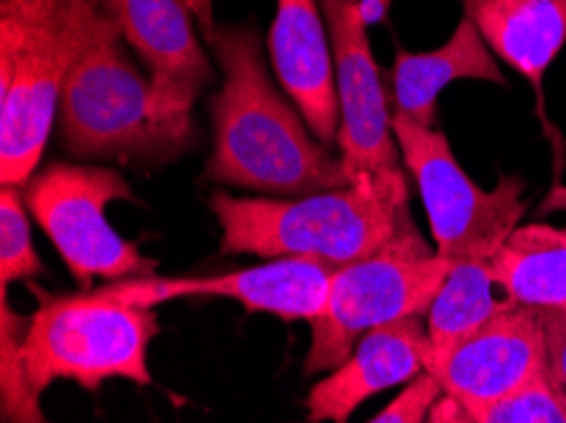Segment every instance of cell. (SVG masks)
Returning a JSON list of instances; mask_svg holds the SVG:
<instances>
[{"label": "cell", "instance_id": "1", "mask_svg": "<svg viewBox=\"0 0 566 423\" xmlns=\"http://www.w3.org/2000/svg\"><path fill=\"white\" fill-rule=\"evenodd\" d=\"M206 41L224 82L211 99L213 150L203 178L268 198L350 186L343 158L317 140L303 112L274 89L260 33L250 25H217Z\"/></svg>", "mask_w": 566, "mask_h": 423}, {"label": "cell", "instance_id": "2", "mask_svg": "<svg viewBox=\"0 0 566 423\" xmlns=\"http://www.w3.org/2000/svg\"><path fill=\"white\" fill-rule=\"evenodd\" d=\"M209 205L221 226V254L305 258L338 269L397 236L409 219V186L401 172L295 198L213 191Z\"/></svg>", "mask_w": 566, "mask_h": 423}, {"label": "cell", "instance_id": "3", "mask_svg": "<svg viewBox=\"0 0 566 423\" xmlns=\"http://www.w3.org/2000/svg\"><path fill=\"white\" fill-rule=\"evenodd\" d=\"M99 0H0V183L29 186L72 66L105 21Z\"/></svg>", "mask_w": 566, "mask_h": 423}, {"label": "cell", "instance_id": "4", "mask_svg": "<svg viewBox=\"0 0 566 423\" xmlns=\"http://www.w3.org/2000/svg\"><path fill=\"white\" fill-rule=\"evenodd\" d=\"M123 33L105 15L69 72L56 112L64 150L80 160L168 162L193 148L163 125L150 76L127 56Z\"/></svg>", "mask_w": 566, "mask_h": 423}, {"label": "cell", "instance_id": "5", "mask_svg": "<svg viewBox=\"0 0 566 423\" xmlns=\"http://www.w3.org/2000/svg\"><path fill=\"white\" fill-rule=\"evenodd\" d=\"M23 358L31 383L44 393L51 383L74 381L97 391L105 381L150 385V342L160 332L156 309L127 305L105 289L51 295L36 289Z\"/></svg>", "mask_w": 566, "mask_h": 423}, {"label": "cell", "instance_id": "6", "mask_svg": "<svg viewBox=\"0 0 566 423\" xmlns=\"http://www.w3.org/2000/svg\"><path fill=\"white\" fill-rule=\"evenodd\" d=\"M450 269V258L427 246L411 215L379 252L333 269L328 299L311 322L303 376L331 373L371 330L424 317Z\"/></svg>", "mask_w": 566, "mask_h": 423}, {"label": "cell", "instance_id": "7", "mask_svg": "<svg viewBox=\"0 0 566 423\" xmlns=\"http://www.w3.org/2000/svg\"><path fill=\"white\" fill-rule=\"evenodd\" d=\"M394 137L422 195L434 252L450 262H491L526 213L523 178L503 176L485 191L460 168L440 129L394 117Z\"/></svg>", "mask_w": 566, "mask_h": 423}, {"label": "cell", "instance_id": "8", "mask_svg": "<svg viewBox=\"0 0 566 423\" xmlns=\"http://www.w3.org/2000/svg\"><path fill=\"white\" fill-rule=\"evenodd\" d=\"M117 201L135 195L113 168L51 162L25 186V205L82 287L97 276L123 282L158 269L156 258L109 226L107 205Z\"/></svg>", "mask_w": 566, "mask_h": 423}, {"label": "cell", "instance_id": "9", "mask_svg": "<svg viewBox=\"0 0 566 423\" xmlns=\"http://www.w3.org/2000/svg\"><path fill=\"white\" fill-rule=\"evenodd\" d=\"M336 66L343 166L354 180L401 176L394 115L366 31V11L356 0H321Z\"/></svg>", "mask_w": 566, "mask_h": 423}, {"label": "cell", "instance_id": "10", "mask_svg": "<svg viewBox=\"0 0 566 423\" xmlns=\"http://www.w3.org/2000/svg\"><path fill=\"white\" fill-rule=\"evenodd\" d=\"M427 373L468 411L552 376L542 309L511 299L501 313L454 342Z\"/></svg>", "mask_w": 566, "mask_h": 423}, {"label": "cell", "instance_id": "11", "mask_svg": "<svg viewBox=\"0 0 566 423\" xmlns=\"http://www.w3.org/2000/svg\"><path fill=\"white\" fill-rule=\"evenodd\" d=\"M143 64L170 133L196 145L193 105L211 82V64L181 0H99Z\"/></svg>", "mask_w": 566, "mask_h": 423}, {"label": "cell", "instance_id": "12", "mask_svg": "<svg viewBox=\"0 0 566 423\" xmlns=\"http://www.w3.org/2000/svg\"><path fill=\"white\" fill-rule=\"evenodd\" d=\"M331 266L305 258H270L268 264L211 276H135L102 287L127 305L150 307L176 299L217 297L239 302L247 313H264L287 322H313L328 299Z\"/></svg>", "mask_w": 566, "mask_h": 423}, {"label": "cell", "instance_id": "13", "mask_svg": "<svg viewBox=\"0 0 566 423\" xmlns=\"http://www.w3.org/2000/svg\"><path fill=\"white\" fill-rule=\"evenodd\" d=\"M430 335L424 317H405L371 330L354 352L325 373L307 393V423H348L376 393L409 385L430 370Z\"/></svg>", "mask_w": 566, "mask_h": 423}, {"label": "cell", "instance_id": "14", "mask_svg": "<svg viewBox=\"0 0 566 423\" xmlns=\"http://www.w3.org/2000/svg\"><path fill=\"white\" fill-rule=\"evenodd\" d=\"M270 59L282 92L303 112L317 140H338L340 102L328 23L321 0H277L270 29Z\"/></svg>", "mask_w": 566, "mask_h": 423}, {"label": "cell", "instance_id": "15", "mask_svg": "<svg viewBox=\"0 0 566 423\" xmlns=\"http://www.w3.org/2000/svg\"><path fill=\"white\" fill-rule=\"evenodd\" d=\"M465 19L505 66L534 86L544 109V76L566 43V0H460Z\"/></svg>", "mask_w": 566, "mask_h": 423}, {"label": "cell", "instance_id": "16", "mask_svg": "<svg viewBox=\"0 0 566 423\" xmlns=\"http://www.w3.org/2000/svg\"><path fill=\"white\" fill-rule=\"evenodd\" d=\"M458 80H480L505 86V76L475 23L462 15L448 43L427 54L399 49L394 56L389 102L394 117H407L422 127L437 123V97Z\"/></svg>", "mask_w": 566, "mask_h": 423}, {"label": "cell", "instance_id": "17", "mask_svg": "<svg viewBox=\"0 0 566 423\" xmlns=\"http://www.w3.org/2000/svg\"><path fill=\"white\" fill-rule=\"evenodd\" d=\"M488 266L516 305L566 313V229L516 226Z\"/></svg>", "mask_w": 566, "mask_h": 423}, {"label": "cell", "instance_id": "18", "mask_svg": "<svg viewBox=\"0 0 566 423\" xmlns=\"http://www.w3.org/2000/svg\"><path fill=\"white\" fill-rule=\"evenodd\" d=\"M499 287L488 262H452V269L437 292L430 313L424 315L427 335H430V366L440 360L454 342L473 332L485 319L509 305V297L495 299Z\"/></svg>", "mask_w": 566, "mask_h": 423}, {"label": "cell", "instance_id": "19", "mask_svg": "<svg viewBox=\"0 0 566 423\" xmlns=\"http://www.w3.org/2000/svg\"><path fill=\"white\" fill-rule=\"evenodd\" d=\"M29 317L8 305V292L0 289V413L6 423H49L41 411V393L31 383L23 358Z\"/></svg>", "mask_w": 566, "mask_h": 423}, {"label": "cell", "instance_id": "20", "mask_svg": "<svg viewBox=\"0 0 566 423\" xmlns=\"http://www.w3.org/2000/svg\"><path fill=\"white\" fill-rule=\"evenodd\" d=\"M25 193L15 186L0 188V284L33 279L44 274V264L33 248Z\"/></svg>", "mask_w": 566, "mask_h": 423}, {"label": "cell", "instance_id": "21", "mask_svg": "<svg viewBox=\"0 0 566 423\" xmlns=\"http://www.w3.org/2000/svg\"><path fill=\"white\" fill-rule=\"evenodd\" d=\"M468 413L473 423H566V401L554 378L546 376L501 401L478 405Z\"/></svg>", "mask_w": 566, "mask_h": 423}, {"label": "cell", "instance_id": "22", "mask_svg": "<svg viewBox=\"0 0 566 423\" xmlns=\"http://www.w3.org/2000/svg\"><path fill=\"white\" fill-rule=\"evenodd\" d=\"M442 395V388L432 373H422L405 385L397 399H394L384 411L376 413L366 423H427L432 405Z\"/></svg>", "mask_w": 566, "mask_h": 423}, {"label": "cell", "instance_id": "23", "mask_svg": "<svg viewBox=\"0 0 566 423\" xmlns=\"http://www.w3.org/2000/svg\"><path fill=\"white\" fill-rule=\"evenodd\" d=\"M546 345H548V370L554 383L566 391V313L542 309Z\"/></svg>", "mask_w": 566, "mask_h": 423}, {"label": "cell", "instance_id": "24", "mask_svg": "<svg viewBox=\"0 0 566 423\" xmlns=\"http://www.w3.org/2000/svg\"><path fill=\"white\" fill-rule=\"evenodd\" d=\"M427 423H473V419H470V413L458 401L442 393L432 405Z\"/></svg>", "mask_w": 566, "mask_h": 423}, {"label": "cell", "instance_id": "25", "mask_svg": "<svg viewBox=\"0 0 566 423\" xmlns=\"http://www.w3.org/2000/svg\"><path fill=\"white\" fill-rule=\"evenodd\" d=\"M181 3L191 11L193 19L201 23L203 36H209V33L217 29V23H213V3H217V0H181Z\"/></svg>", "mask_w": 566, "mask_h": 423}, {"label": "cell", "instance_id": "26", "mask_svg": "<svg viewBox=\"0 0 566 423\" xmlns=\"http://www.w3.org/2000/svg\"><path fill=\"white\" fill-rule=\"evenodd\" d=\"M371 3H374V8H376V11H379V15H381V19H384V15H386V11H389L391 0H371Z\"/></svg>", "mask_w": 566, "mask_h": 423}, {"label": "cell", "instance_id": "27", "mask_svg": "<svg viewBox=\"0 0 566 423\" xmlns=\"http://www.w3.org/2000/svg\"><path fill=\"white\" fill-rule=\"evenodd\" d=\"M564 401H566V391H564Z\"/></svg>", "mask_w": 566, "mask_h": 423}]
</instances>
